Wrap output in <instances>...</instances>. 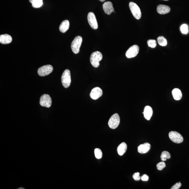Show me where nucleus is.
Masks as SVG:
<instances>
[{
    "label": "nucleus",
    "mask_w": 189,
    "mask_h": 189,
    "mask_svg": "<svg viewBox=\"0 0 189 189\" xmlns=\"http://www.w3.org/2000/svg\"><path fill=\"white\" fill-rule=\"evenodd\" d=\"M103 58V55L100 52L96 51L92 53L91 55L90 61L92 66L97 68L99 66V62Z\"/></svg>",
    "instance_id": "obj_1"
},
{
    "label": "nucleus",
    "mask_w": 189,
    "mask_h": 189,
    "mask_svg": "<svg viewBox=\"0 0 189 189\" xmlns=\"http://www.w3.org/2000/svg\"><path fill=\"white\" fill-rule=\"evenodd\" d=\"M61 82L63 86L65 88H68L70 86L71 82V79L70 70L67 69L63 72L61 76Z\"/></svg>",
    "instance_id": "obj_2"
},
{
    "label": "nucleus",
    "mask_w": 189,
    "mask_h": 189,
    "mask_svg": "<svg viewBox=\"0 0 189 189\" xmlns=\"http://www.w3.org/2000/svg\"><path fill=\"white\" fill-rule=\"evenodd\" d=\"M82 42V38L81 36H77L74 38L71 44L72 50L74 53H79Z\"/></svg>",
    "instance_id": "obj_3"
},
{
    "label": "nucleus",
    "mask_w": 189,
    "mask_h": 189,
    "mask_svg": "<svg viewBox=\"0 0 189 189\" xmlns=\"http://www.w3.org/2000/svg\"><path fill=\"white\" fill-rule=\"evenodd\" d=\"M129 6L134 17L138 20L140 19L141 16V12L138 5L133 2H130Z\"/></svg>",
    "instance_id": "obj_4"
},
{
    "label": "nucleus",
    "mask_w": 189,
    "mask_h": 189,
    "mask_svg": "<svg viewBox=\"0 0 189 189\" xmlns=\"http://www.w3.org/2000/svg\"><path fill=\"white\" fill-rule=\"evenodd\" d=\"M120 119L119 114H115L112 115L109 120L108 124L112 129L117 128L120 123Z\"/></svg>",
    "instance_id": "obj_5"
},
{
    "label": "nucleus",
    "mask_w": 189,
    "mask_h": 189,
    "mask_svg": "<svg viewBox=\"0 0 189 189\" xmlns=\"http://www.w3.org/2000/svg\"><path fill=\"white\" fill-rule=\"evenodd\" d=\"M53 70V67L51 65H45L38 69V73L40 76H44L51 73Z\"/></svg>",
    "instance_id": "obj_6"
},
{
    "label": "nucleus",
    "mask_w": 189,
    "mask_h": 189,
    "mask_svg": "<svg viewBox=\"0 0 189 189\" xmlns=\"http://www.w3.org/2000/svg\"><path fill=\"white\" fill-rule=\"evenodd\" d=\"M168 136L171 140L174 143L180 144L183 141V136L178 132L174 131H171L169 133Z\"/></svg>",
    "instance_id": "obj_7"
},
{
    "label": "nucleus",
    "mask_w": 189,
    "mask_h": 189,
    "mask_svg": "<svg viewBox=\"0 0 189 189\" xmlns=\"http://www.w3.org/2000/svg\"><path fill=\"white\" fill-rule=\"evenodd\" d=\"M40 104L41 106L50 108L52 104V99L50 96L46 94L42 95L40 98Z\"/></svg>",
    "instance_id": "obj_8"
},
{
    "label": "nucleus",
    "mask_w": 189,
    "mask_h": 189,
    "mask_svg": "<svg viewBox=\"0 0 189 189\" xmlns=\"http://www.w3.org/2000/svg\"><path fill=\"white\" fill-rule=\"evenodd\" d=\"M88 22L91 28L94 30H96L98 28V25L97 20L95 15L93 12L89 13L87 16Z\"/></svg>",
    "instance_id": "obj_9"
},
{
    "label": "nucleus",
    "mask_w": 189,
    "mask_h": 189,
    "mask_svg": "<svg viewBox=\"0 0 189 189\" xmlns=\"http://www.w3.org/2000/svg\"><path fill=\"white\" fill-rule=\"evenodd\" d=\"M139 48L137 45H134L130 47L126 53L127 58H131L136 57L139 52Z\"/></svg>",
    "instance_id": "obj_10"
},
{
    "label": "nucleus",
    "mask_w": 189,
    "mask_h": 189,
    "mask_svg": "<svg viewBox=\"0 0 189 189\" xmlns=\"http://www.w3.org/2000/svg\"><path fill=\"white\" fill-rule=\"evenodd\" d=\"M103 91L101 88L99 87H96L92 89L91 92L90 96L92 99H97L102 95Z\"/></svg>",
    "instance_id": "obj_11"
},
{
    "label": "nucleus",
    "mask_w": 189,
    "mask_h": 189,
    "mask_svg": "<svg viewBox=\"0 0 189 189\" xmlns=\"http://www.w3.org/2000/svg\"><path fill=\"white\" fill-rule=\"evenodd\" d=\"M103 8L105 13L108 15H110L114 11L113 5L110 1L105 2L103 4Z\"/></svg>",
    "instance_id": "obj_12"
},
{
    "label": "nucleus",
    "mask_w": 189,
    "mask_h": 189,
    "mask_svg": "<svg viewBox=\"0 0 189 189\" xmlns=\"http://www.w3.org/2000/svg\"><path fill=\"white\" fill-rule=\"evenodd\" d=\"M151 145L149 143H146L139 145L138 147V151L141 154L147 153L150 150Z\"/></svg>",
    "instance_id": "obj_13"
},
{
    "label": "nucleus",
    "mask_w": 189,
    "mask_h": 189,
    "mask_svg": "<svg viewBox=\"0 0 189 189\" xmlns=\"http://www.w3.org/2000/svg\"><path fill=\"white\" fill-rule=\"evenodd\" d=\"M153 110L151 107L146 106L145 107L143 114L144 117L147 120H150L153 114Z\"/></svg>",
    "instance_id": "obj_14"
},
{
    "label": "nucleus",
    "mask_w": 189,
    "mask_h": 189,
    "mask_svg": "<svg viewBox=\"0 0 189 189\" xmlns=\"http://www.w3.org/2000/svg\"><path fill=\"white\" fill-rule=\"evenodd\" d=\"M171 9L169 6L164 5H159L157 7V11L160 14H164L170 12Z\"/></svg>",
    "instance_id": "obj_15"
},
{
    "label": "nucleus",
    "mask_w": 189,
    "mask_h": 189,
    "mask_svg": "<svg viewBox=\"0 0 189 189\" xmlns=\"http://www.w3.org/2000/svg\"><path fill=\"white\" fill-rule=\"evenodd\" d=\"M12 41L11 36L8 34H4L0 36V43L2 44H9L11 43Z\"/></svg>",
    "instance_id": "obj_16"
},
{
    "label": "nucleus",
    "mask_w": 189,
    "mask_h": 189,
    "mask_svg": "<svg viewBox=\"0 0 189 189\" xmlns=\"http://www.w3.org/2000/svg\"><path fill=\"white\" fill-rule=\"evenodd\" d=\"M70 28V22L68 20H65L61 23L59 27L60 31L62 33L66 32Z\"/></svg>",
    "instance_id": "obj_17"
},
{
    "label": "nucleus",
    "mask_w": 189,
    "mask_h": 189,
    "mask_svg": "<svg viewBox=\"0 0 189 189\" xmlns=\"http://www.w3.org/2000/svg\"><path fill=\"white\" fill-rule=\"evenodd\" d=\"M127 148V145L126 143H121L118 146L117 150L118 154L120 156H122L126 152Z\"/></svg>",
    "instance_id": "obj_18"
},
{
    "label": "nucleus",
    "mask_w": 189,
    "mask_h": 189,
    "mask_svg": "<svg viewBox=\"0 0 189 189\" xmlns=\"http://www.w3.org/2000/svg\"><path fill=\"white\" fill-rule=\"evenodd\" d=\"M172 94L173 98L176 100H179L182 97L181 91L178 88H175L173 90Z\"/></svg>",
    "instance_id": "obj_19"
},
{
    "label": "nucleus",
    "mask_w": 189,
    "mask_h": 189,
    "mask_svg": "<svg viewBox=\"0 0 189 189\" xmlns=\"http://www.w3.org/2000/svg\"><path fill=\"white\" fill-rule=\"evenodd\" d=\"M29 1L32 3V6L34 8H39L43 4V0H29Z\"/></svg>",
    "instance_id": "obj_20"
},
{
    "label": "nucleus",
    "mask_w": 189,
    "mask_h": 189,
    "mask_svg": "<svg viewBox=\"0 0 189 189\" xmlns=\"http://www.w3.org/2000/svg\"><path fill=\"white\" fill-rule=\"evenodd\" d=\"M171 157L169 152L167 151H163L161 153V160L163 161H166L167 159H169Z\"/></svg>",
    "instance_id": "obj_21"
},
{
    "label": "nucleus",
    "mask_w": 189,
    "mask_h": 189,
    "mask_svg": "<svg viewBox=\"0 0 189 189\" xmlns=\"http://www.w3.org/2000/svg\"><path fill=\"white\" fill-rule=\"evenodd\" d=\"M158 43L162 46H165L167 45V41L166 38L163 36H160L157 38Z\"/></svg>",
    "instance_id": "obj_22"
},
{
    "label": "nucleus",
    "mask_w": 189,
    "mask_h": 189,
    "mask_svg": "<svg viewBox=\"0 0 189 189\" xmlns=\"http://www.w3.org/2000/svg\"><path fill=\"white\" fill-rule=\"evenodd\" d=\"M95 155L96 158L100 159L102 157L103 153L101 149L99 148L95 149L94 151Z\"/></svg>",
    "instance_id": "obj_23"
},
{
    "label": "nucleus",
    "mask_w": 189,
    "mask_h": 189,
    "mask_svg": "<svg viewBox=\"0 0 189 189\" xmlns=\"http://www.w3.org/2000/svg\"><path fill=\"white\" fill-rule=\"evenodd\" d=\"M147 43L148 46L151 48H154L157 46V43L155 40H149Z\"/></svg>",
    "instance_id": "obj_24"
},
{
    "label": "nucleus",
    "mask_w": 189,
    "mask_h": 189,
    "mask_svg": "<svg viewBox=\"0 0 189 189\" xmlns=\"http://www.w3.org/2000/svg\"><path fill=\"white\" fill-rule=\"evenodd\" d=\"M180 30L182 33L183 34H187L188 32V25L183 24L180 27Z\"/></svg>",
    "instance_id": "obj_25"
},
{
    "label": "nucleus",
    "mask_w": 189,
    "mask_h": 189,
    "mask_svg": "<svg viewBox=\"0 0 189 189\" xmlns=\"http://www.w3.org/2000/svg\"><path fill=\"white\" fill-rule=\"evenodd\" d=\"M157 169L159 171L162 170L165 167H166V163L164 162L161 161L158 163L157 165Z\"/></svg>",
    "instance_id": "obj_26"
},
{
    "label": "nucleus",
    "mask_w": 189,
    "mask_h": 189,
    "mask_svg": "<svg viewBox=\"0 0 189 189\" xmlns=\"http://www.w3.org/2000/svg\"><path fill=\"white\" fill-rule=\"evenodd\" d=\"M139 172L136 173L133 175V178L136 181H139L140 180L141 177Z\"/></svg>",
    "instance_id": "obj_27"
},
{
    "label": "nucleus",
    "mask_w": 189,
    "mask_h": 189,
    "mask_svg": "<svg viewBox=\"0 0 189 189\" xmlns=\"http://www.w3.org/2000/svg\"><path fill=\"white\" fill-rule=\"evenodd\" d=\"M181 183H180V182L179 183H176L175 184H174L173 186L171 189H179L180 188L181 186Z\"/></svg>",
    "instance_id": "obj_28"
},
{
    "label": "nucleus",
    "mask_w": 189,
    "mask_h": 189,
    "mask_svg": "<svg viewBox=\"0 0 189 189\" xmlns=\"http://www.w3.org/2000/svg\"><path fill=\"white\" fill-rule=\"evenodd\" d=\"M148 176L146 174H144L141 177V179L143 181H148Z\"/></svg>",
    "instance_id": "obj_29"
},
{
    "label": "nucleus",
    "mask_w": 189,
    "mask_h": 189,
    "mask_svg": "<svg viewBox=\"0 0 189 189\" xmlns=\"http://www.w3.org/2000/svg\"><path fill=\"white\" fill-rule=\"evenodd\" d=\"M99 1H100L101 2H103L106 1V0H99Z\"/></svg>",
    "instance_id": "obj_30"
},
{
    "label": "nucleus",
    "mask_w": 189,
    "mask_h": 189,
    "mask_svg": "<svg viewBox=\"0 0 189 189\" xmlns=\"http://www.w3.org/2000/svg\"><path fill=\"white\" fill-rule=\"evenodd\" d=\"M25 189V188H19V189Z\"/></svg>",
    "instance_id": "obj_31"
},
{
    "label": "nucleus",
    "mask_w": 189,
    "mask_h": 189,
    "mask_svg": "<svg viewBox=\"0 0 189 189\" xmlns=\"http://www.w3.org/2000/svg\"><path fill=\"white\" fill-rule=\"evenodd\" d=\"M163 1H168V0H163Z\"/></svg>",
    "instance_id": "obj_32"
}]
</instances>
